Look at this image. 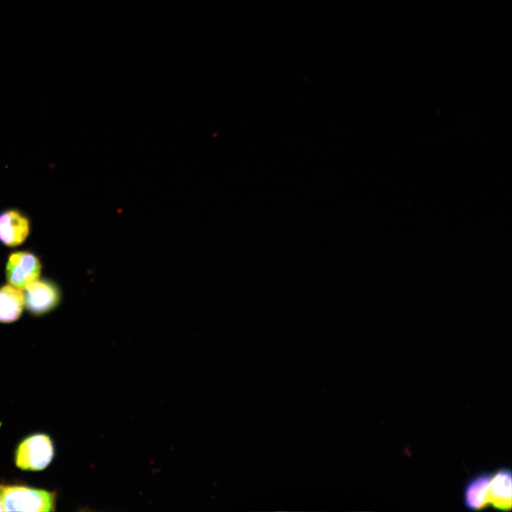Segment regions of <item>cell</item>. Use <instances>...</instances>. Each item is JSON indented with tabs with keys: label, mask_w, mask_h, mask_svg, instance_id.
Returning <instances> with one entry per match:
<instances>
[{
	"label": "cell",
	"mask_w": 512,
	"mask_h": 512,
	"mask_svg": "<svg viewBox=\"0 0 512 512\" xmlns=\"http://www.w3.org/2000/svg\"><path fill=\"white\" fill-rule=\"evenodd\" d=\"M0 502L4 511H53L56 494L25 485L0 483Z\"/></svg>",
	"instance_id": "1"
},
{
	"label": "cell",
	"mask_w": 512,
	"mask_h": 512,
	"mask_svg": "<svg viewBox=\"0 0 512 512\" xmlns=\"http://www.w3.org/2000/svg\"><path fill=\"white\" fill-rule=\"evenodd\" d=\"M55 454L53 442L45 433L27 436L18 444L15 451L16 466L22 470L41 471L52 462Z\"/></svg>",
	"instance_id": "2"
},
{
	"label": "cell",
	"mask_w": 512,
	"mask_h": 512,
	"mask_svg": "<svg viewBox=\"0 0 512 512\" xmlns=\"http://www.w3.org/2000/svg\"><path fill=\"white\" fill-rule=\"evenodd\" d=\"M41 264L32 252L18 251L11 253L6 264L8 283L21 290L37 280L41 274Z\"/></svg>",
	"instance_id": "3"
},
{
	"label": "cell",
	"mask_w": 512,
	"mask_h": 512,
	"mask_svg": "<svg viewBox=\"0 0 512 512\" xmlns=\"http://www.w3.org/2000/svg\"><path fill=\"white\" fill-rule=\"evenodd\" d=\"M25 290L26 307L34 315L48 313L57 306L60 299L58 286L48 279H37Z\"/></svg>",
	"instance_id": "4"
},
{
	"label": "cell",
	"mask_w": 512,
	"mask_h": 512,
	"mask_svg": "<svg viewBox=\"0 0 512 512\" xmlns=\"http://www.w3.org/2000/svg\"><path fill=\"white\" fill-rule=\"evenodd\" d=\"M30 233L28 218L17 209L0 213V242L8 247L22 244Z\"/></svg>",
	"instance_id": "5"
},
{
	"label": "cell",
	"mask_w": 512,
	"mask_h": 512,
	"mask_svg": "<svg viewBox=\"0 0 512 512\" xmlns=\"http://www.w3.org/2000/svg\"><path fill=\"white\" fill-rule=\"evenodd\" d=\"M511 469L501 466L492 471L487 493L488 508L508 511L511 508L512 501Z\"/></svg>",
	"instance_id": "6"
},
{
	"label": "cell",
	"mask_w": 512,
	"mask_h": 512,
	"mask_svg": "<svg viewBox=\"0 0 512 512\" xmlns=\"http://www.w3.org/2000/svg\"><path fill=\"white\" fill-rule=\"evenodd\" d=\"M492 471H481L471 476L463 488L462 501L469 511H479L488 508L487 493Z\"/></svg>",
	"instance_id": "7"
},
{
	"label": "cell",
	"mask_w": 512,
	"mask_h": 512,
	"mask_svg": "<svg viewBox=\"0 0 512 512\" xmlns=\"http://www.w3.org/2000/svg\"><path fill=\"white\" fill-rule=\"evenodd\" d=\"M24 305V294L21 289L10 284L0 287V322L16 321Z\"/></svg>",
	"instance_id": "8"
},
{
	"label": "cell",
	"mask_w": 512,
	"mask_h": 512,
	"mask_svg": "<svg viewBox=\"0 0 512 512\" xmlns=\"http://www.w3.org/2000/svg\"><path fill=\"white\" fill-rule=\"evenodd\" d=\"M0 511H4V509L3 506L1 502H0Z\"/></svg>",
	"instance_id": "9"
}]
</instances>
